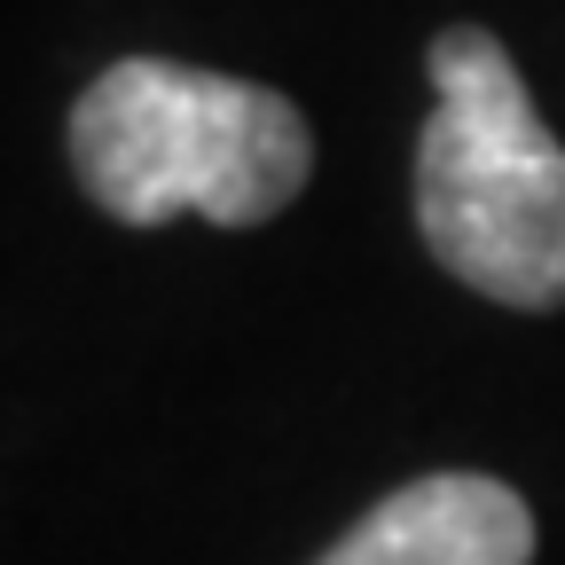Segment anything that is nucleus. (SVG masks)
Listing matches in <instances>:
<instances>
[{"label": "nucleus", "mask_w": 565, "mask_h": 565, "mask_svg": "<svg viewBox=\"0 0 565 565\" xmlns=\"http://www.w3.org/2000/svg\"><path fill=\"white\" fill-rule=\"evenodd\" d=\"M71 166L126 228H166L181 212H204L212 228H259L299 204L315 126L282 87L173 55H118L71 103Z\"/></svg>", "instance_id": "1"}, {"label": "nucleus", "mask_w": 565, "mask_h": 565, "mask_svg": "<svg viewBox=\"0 0 565 565\" xmlns=\"http://www.w3.org/2000/svg\"><path fill=\"white\" fill-rule=\"evenodd\" d=\"M315 565H534V511L511 479L424 471Z\"/></svg>", "instance_id": "3"}, {"label": "nucleus", "mask_w": 565, "mask_h": 565, "mask_svg": "<svg viewBox=\"0 0 565 565\" xmlns=\"http://www.w3.org/2000/svg\"><path fill=\"white\" fill-rule=\"evenodd\" d=\"M433 118L416 134V228L479 299L565 307V141L542 126L511 47L487 24H448L424 47Z\"/></svg>", "instance_id": "2"}]
</instances>
